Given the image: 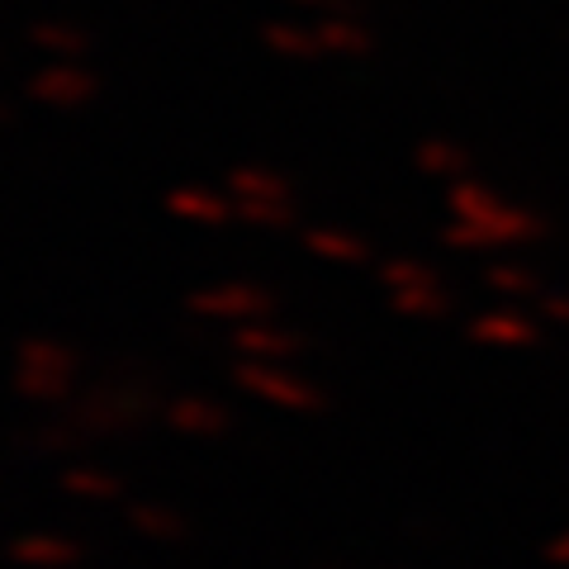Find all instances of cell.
I'll return each mask as SVG.
<instances>
[{"instance_id": "1", "label": "cell", "mask_w": 569, "mask_h": 569, "mask_svg": "<svg viewBox=\"0 0 569 569\" xmlns=\"http://www.w3.org/2000/svg\"><path fill=\"white\" fill-rule=\"evenodd\" d=\"M29 96L48 104V110H77L96 96V77L77 62H48L29 77Z\"/></svg>"}, {"instance_id": "5", "label": "cell", "mask_w": 569, "mask_h": 569, "mask_svg": "<svg viewBox=\"0 0 569 569\" xmlns=\"http://www.w3.org/2000/svg\"><path fill=\"white\" fill-rule=\"evenodd\" d=\"M167 422L176 427V432H190V437H219V432H228V413L219 403H209V399H176L167 408Z\"/></svg>"}, {"instance_id": "6", "label": "cell", "mask_w": 569, "mask_h": 569, "mask_svg": "<svg viewBox=\"0 0 569 569\" xmlns=\"http://www.w3.org/2000/svg\"><path fill=\"white\" fill-rule=\"evenodd\" d=\"M261 43L276 52V58H290V62H305L313 58V52H323V43H318V33L295 24V20H271L261 24Z\"/></svg>"}, {"instance_id": "14", "label": "cell", "mask_w": 569, "mask_h": 569, "mask_svg": "<svg viewBox=\"0 0 569 569\" xmlns=\"http://www.w3.org/2000/svg\"><path fill=\"white\" fill-rule=\"evenodd\" d=\"M238 219L252 228H290L295 204L290 200H238Z\"/></svg>"}, {"instance_id": "12", "label": "cell", "mask_w": 569, "mask_h": 569, "mask_svg": "<svg viewBox=\"0 0 569 569\" xmlns=\"http://www.w3.org/2000/svg\"><path fill=\"white\" fill-rule=\"evenodd\" d=\"M20 395L39 399V403H62L71 395V376L67 370H43V366H20Z\"/></svg>"}, {"instance_id": "16", "label": "cell", "mask_w": 569, "mask_h": 569, "mask_svg": "<svg viewBox=\"0 0 569 569\" xmlns=\"http://www.w3.org/2000/svg\"><path fill=\"white\" fill-rule=\"evenodd\" d=\"M129 522L142 531V537H157V541H176V537H181V518L167 512V508L138 503V508H129Z\"/></svg>"}, {"instance_id": "10", "label": "cell", "mask_w": 569, "mask_h": 569, "mask_svg": "<svg viewBox=\"0 0 569 569\" xmlns=\"http://www.w3.org/2000/svg\"><path fill=\"white\" fill-rule=\"evenodd\" d=\"M228 190L238 200H290V181L266 167H233L228 171Z\"/></svg>"}, {"instance_id": "11", "label": "cell", "mask_w": 569, "mask_h": 569, "mask_svg": "<svg viewBox=\"0 0 569 569\" xmlns=\"http://www.w3.org/2000/svg\"><path fill=\"white\" fill-rule=\"evenodd\" d=\"M318 33V43H323V52H342V58H356V52H366L370 39H366V29L351 20V14H323V20L313 24Z\"/></svg>"}, {"instance_id": "3", "label": "cell", "mask_w": 569, "mask_h": 569, "mask_svg": "<svg viewBox=\"0 0 569 569\" xmlns=\"http://www.w3.org/2000/svg\"><path fill=\"white\" fill-rule=\"evenodd\" d=\"M238 380H242V389H252V395H261V399H271V403H280V408H318V395L305 385V380H295V376H284V370H276L271 361H242L238 366Z\"/></svg>"}, {"instance_id": "13", "label": "cell", "mask_w": 569, "mask_h": 569, "mask_svg": "<svg viewBox=\"0 0 569 569\" xmlns=\"http://www.w3.org/2000/svg\"><path fill=\"white\" fill-rule=\"evenodd\" d=\"M20 366H43V370H67L77 366V351L62 347V342H48V337H29V342L20 347Z\"/></svg>"}, {"instance_id": "7", "label": "cell", "mask_w": 569, "mask_h": 569, "mask_svg": "<svg viewBox=\"0 0 569 569\" xmlns=\"http://www.w3.org/2000/svg\"><path fill=\"white\" fill-rule=\"evenodd\" d=\"M81 556L77 541H62V537H24L10 546V560L14 565H29V569H62Z\"/></svg>"}, {"instance_id": "18", "label": "cell", "mask_w": 569, "mask_h": 569, "mask_svg": "<svg viewBox=\"0 0 569 569\" xmlns=\"http://www.w3.org/2000/svg\"><path fill=\"white\" fill-rule=\"evenodd\" d=\"M280 6H328V0H280Z\"/></svg>"}, {"instance_id": "8", "label": "cell", "mask_w": 569, "mask_h": 569, "mask_svg": "<svg viewBox=\"0 0 569 569\" xmlns=\"http://www.w3.org/2000/svg\"><path fill=\"white\" fill-rule=\"evenodd\" d=\"M29 43L43 48L52 62H77L86 52V33L77 24H62V20H39L29 29Z\"/></svg>"}, {"instance_id": "19", "label": "cell", "mask_w": 569, "mask_h": 569, "mask_svg": "<svg viewBox=\"0 0 569 569\" xmlns=\"http://www.w3.org/2000/svg\"><path fill=\"white\" fill-rule=\"evenodd\" d=\"M6 119H10V104H6V100H0V123H6Z\"/></svg>"}, {"instance_id": "2", "label": "cell", "mask_w": 569, "mask_h": 569, "mask_svg": "<svg viewBox=\"0 0 569 569\" xmlns=\"http://www.w3.org/2000/svg\"><path fill=\"white\" fill-rule=\"evenodd\" d=\"M194 313L204 318H233V323H252V318H271L276 299L261 290V284H219V290H204L190 299Z\"/></svg>"}, {"instance_id": "4", "label": "cell", "mask_w": 569, "mask_h": 569, "mask_svg": "<svg viewBox=\"0 0 569 569\" xmlns=\"http://www.w3.org/2000/svg\"><path fill=\"white\" fill-rule=\"evenodd\" d=\"M167 209L176 219H190V223H204V228H219L238 213V204H228L219 190H200V186H181L167 194Z\"/></svg>"}, {"instance_id": "15", "label": "cell", "mask_w": 569, "mask_h": 569, "mask_svg": "<svg viewBox=\"0 0 569 569\" xmlns=\"http://www.w3.org/2000/svg\"><path fill=\"white\" fill-rule=\"evenodd\" d=\"M62 489L67 493H81V498H114L119 493V479L104 475V470H91V466H77L62 475Z\"/></svg>"}, {"instance_id": "20", "label": "cell", "mask_w": 569, "mask_h": 569, "mask_svg": "<svg viewBox=\"0 0 569 569\" xmlns=\"http://www.w3.org/2000/svg\"><path fill=\"white\" fill-rule=\"evenodd\" d=\"M342 6H351V0H342Z\"/></svg>"}, {"instance_id": "9", "label": "cell", "mask_w": 569, "mask_h": 569, "mask_svg": "<svg viewBox=\"0 0 569 569\" xmlns=\"http://www.w3.org/2000/svg\"><path fill=\"white\" fill-rule=\"evenodd\" d=\"M233 342H238V351L242 356H252V361H284V356H295L299 347V337H290V332H276V328H252V323H242L238 332H233Z\"/></svg>"}, {"instance_id": "17", "label": "cell", "mask_w": 569, "mask_h": 569, "mask_svg": "<svg viewBox=\"0 0 569 569\" xmlns=\"http://www.w3.org/2000/svg\"><path fill=\"white\" fill-rule=\"evenodd\" d=\"M309 252H318V257H342V261H351V257H361V247H356L351 238H337V233H328V228H313V233H309Z\"/></svg>"}]
</instances>
